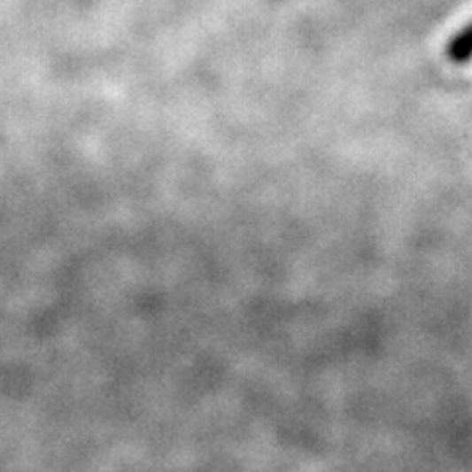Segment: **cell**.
I'll return each instance as SVG.
<instances>
[{
	"instance_id": "obj_1",
	"label": "cell",
	"mask_w": 472,
	"mask_h": 472,
	"mask_svg": "<svg viewBox=\"0 0 472 472\" xmlns=\"http://www.w3.org/2000/svg\"><path fill=\"white\" fill-rule=\"evenodd\" d=\"M470 53H472V30L470 26H467L465 30L451 40L449 58L453 61H457V64H465V61L470 59Z\"/></svg>"
}]
</instances>
